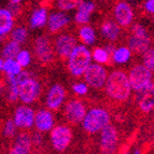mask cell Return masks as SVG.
<instances>
[{"label": "cell", "instance_id": "13", "mask_svg": "<svg viewBox=\"0 0 154 154\" xmlns=\"http://www.w3.org/2000/svg\"><path fill=\"white\" fill-rule=\"evenodd\" d=\"M33 119H35V113L32 109L22 106L16 109L13 121L20 128H29L33 124Z\"/></svg>", "mask_w": 154, "mask_h": 154}, {"label": "cell", "instance_id": "32", "mask_svg": "<svg viewBox=\"0 0 154 154\" xmlns=\"http://www.w3.org/2000/svg\"><path fill=\"white\" fill-rule=\"evenodd\" d=\"M15 128H16V125L14 123V121H13L12 119H8L7 122H5V128H3V135H5V137H7V138H13L14 134H15Z\"/></svg>", "mask_w": 154, "mask_h": 154}, {"label": "cell", "instance_id": "16", "mask_svg": "<svg viewBox=\"0 0 154 154\" xmlns=\"http://www.w3.org/2000/svg\"><path fill=\"white\" fill-rule=\"evenodd\" d=\"M33 123H35V126L39 131L44 133V131H48L53 128L54 119H53V116L49 110L43 109V110H40L37 112L35 119H33Z\"/></svg>", "mask_w": 154, "mask_h": 154}, {"label": "cell", "instance_id": "22", "mask_svg": "<svg viewBox=\"0 0 154 154\" xmlns=\"http://www.w3.org/2000/svg\"><path fill=\"white\" fill-rule=\"evenodd\" d=\"M46 18H48V13L44 8L38 9L33 12L30 18V25L32 28H40L45 25Z\"/></svg>", "mask_w": 154, "mask_h": 154}, {"label": "cell", "instance_id": "6", "mask_svg": "<svg viewBox=\"0 0 154 154\" xmlns=\"http://www.w3.org/2000/svg\"><path fill=\"white\" fill-rule=\"evenodd\" d=\"M119 142V134L114 125L108 124L101 129L100 152L101 154H113Z\"/></svg>", "mask_w": 154, "mask_h": 154}, {"label": "cell", "instance_id": "8", "mask_svg": "<svg viewBox=\"0 0 154 154\" xmlns=\"http://www.w3.org/2000/svg\"><path fill=\"white\" fill-rule=\"evenodd\" d=\"M33 49H35V55L40 63L46 65L53 62L54 50L52 48L50 40L46 37L41 36L37 38L35 44H33Z\"/></svg>", "mask_w": 154, "mask_h": 154}, {"label": "cell", "instance_id": "15", "mask_svg": "<svg viewBox=\"0 0 154 154\" xmlns=\"http://www.w3.org/2000/svg\"><path fill=\"white\" fill-rule=\"evenodd\" d=\"M66 96V91L64 86L60 84H54L48 93L46 97V105L52 110H56L60 107Z\"/></svg>", "mask_w": 154, "mask_h": 154}, {"label": "cell", "instance_id": "37", "mask_svg": "<svg viewBox=\"0 0 154 154\" xmlns=\"http://www.w3.org/2000/svg\"><path fill=\"white\" fill-rule=\"evenodd\" d=\"M2 66H3V62L2 59H0V69H2Z\"/></svg>", "mask_w": 154, "mask_h": 154}, {"label": "cell", "instance_id": "5", "mask_svg": "<svg viewBox=\"0 0 154 154\" xmlns=\"http://www.w3.org/2000/svg\"><path fill=\"white\" fill-rule=\"evenodd\" d=\"M83 75H84L85 82L88 83V86L97 90L105 86L106 80L108 77L107 70L98 64H90Z\"/></svg>", "mask_w": 154, "mask_h": 154}, {"label": "cell", "instance_id": "21", "mask_svg": "<svg viewBox=\"0 0 154 154\" xmlns=\"http://www.w3.org/2000/svg\"><path fill=\"white\" fill-rule=\"evenodd\" d=\"M13 27L12 13L8 10H0V36L10 32Z\"/></svg>", "mask_w": 154, "mask_h": 154}, {"label": "cell", "instance_id": "10", "mask_svg": "<svg viewBox=\"0 0 154 154\" xmlns=\"http://www.w3.org/2000/svg\"><path fill=\"white\" fill-rule=\"evenodd\" d=\"M40 94V85L38 81L29 78L18 85V98L25 103H31Z\"/></svg>", "mask_w": 154, "mask_h": 154}, {"label": "cell", "instance_id": "26", "mask_svg": "<svg viewBox=\"0 0 154 154\" xmlns=\"http://www.w3.org/2000/svg\"><path fill=\"white\" fill-rule=\"evenodd\" d=\"M2 69L8 73V75H17L22 71V67L14 59H7L3 63Z\"/></svg>", "mask_w": 154, "mask_h": 154}, {"label": "cell", "instance_id": "30", "mask_svg": "<svg viewBox=\"0 0 154 154\" xmlns=\"http://www.w3.org/2000/svg\"><path fill=\"white\" fill-rule=\"evenodd\" d=\"M16 63L21 67L28 66L29 63H30V54H29V52L26 51V50L18 52V54L16 55Z\"/></svg>", "mask_w": 154, "mask_h": 154}, {"label": "cell", "instance_id": "23", "mask_svg": "<svg viewBox=\"0 0 154 154\" xmlns=\"http://www.w3.org/2000/svg\"><path fill=\"white\" fill-rule=\"evenodd\" d=\"M131 56V53L129 51L128 48H119V49L114 50L112 54V59L114 60L116 63H119V64H123V63H126L128 62L129 58Z\"/></svg>", "mask_w": 154, "mask_h": 154}, {"label": "cell", "instance_id": "28", "mask_svg": "<svg viewBox=\"0 0 154 154\" xmlns=\"http://www.w3.org/2000/svg\"><path fill=\"white\" fill-rule=\"evenodd\" d=\"M11 38H12V41L16 42V43H23L27 38V31L23 27H20L11 33Z\"/></svg>", "mask_w": 154, "mask_h": 154}, {"label": "cell", "instance_id": "17", "mask_svg": "<svg viewBox=\"0 0 154 154\" xmlns=\"http://www.w3.org/2000/svg\"><path fill=\"white\" fill-rule=\"evenodd\" d=\"M31 137L27 133H21L15 139L9 154H29L31 150Z\"/></svg>", "mask_w": 154, "mask_h": 154}, {"label": "cell", "instance_id": "25", "mask_svg": "<svg viewBox=\"0 0 154 154\" xmlns=\"http://www.w3.org/2000/svg\"><path fill=\"white\" fill-rule=\"evenodd\" d=\"M80 37L85 44H93L96 41L95 31L90 26H84L80 29Z\"/></svg>", "mask_w": 154, "mask_h": 154}, {"label": "cell", "instance_id": "9", "mask_svg": "<svg viewBox=\"0 0 154 154\" xmlns=\"http://www.w3.org/2000/svg\"><path fill=\"white\" fill-rule=\"evenodd\" d=\"M86 114V109L83 103L79 99L69 100L65 108V118L67 122L72 125L81 123Z\"/></svg>", "mask_w": 154, "mask_h": 154}, {"label": "cell", "instance_id": "36", "mask_svg": "<svg viewBox=\"0 0 154 154\" xmlns=\"http://www.w3.org/2000/svg\"><path fill=\"white\" fill-rule=\"evenodd\" d=\"M146 10L152 14L154 11V0H148L146 2Z\"/></svg>", "mask_w": 154, "mask_h": 154}, {"label": "cell", "instance_id": "14", "mask_svg": "<svg viewBox=\"0 0 154 154\" xmlns=\"http://www.w3.org/2000/svg\"><path fill=\"white\" fill-rule=\"evenodd\" d=\"M150 44L151 41L148 35H131L128 39L129 51L131 53L137 55H141L146 51H148Z\"/></svg>", "mask_w": 154, "mask_h": 154}, {"label": "cell", "instance_id": "19", "mask_svg": "<svg viewBox=\"0 0 154 154\" xmlns=\"http://www.w3.org/2000/svg\"><path fill=\"white\" fill-rule=\"evenodd\" d=\"M77 14H75V22L78 24H86L90 21V16L95 9V5L93 2H82L78 7Z\"/></svg>", "mask_w": 154, "mask_h": 154}, {"label": "cell", "instance_id": "1", "mask_svg": "<svg viewBox=\"0 0 154 154\" xmlns=\"http://www.w3.org/2000/svg\"><path fill=\"white\" fill-rule=\"evenodd\" d=\"M105 85L107 95L114 103H124L131 96V88L128 78L121 70L111 72L107 77Z\"/></svg>", "mask_w": 154, "mask_h": 154}, {"label": "cell", "instance_id": "11", "mask_svg": "<svg viewBox=\"0 0 154 154\" xmlns=\"http://www.w3.org/2000/svg\"><path fill=\"white\" fill-rule=\"evenodd\" d=\"M75 44H77V40L72 35H69V33L60 35L55 41V51L57 55L64 60L69 57L71 52L77 46Z\"/></svg>", "mask_w": 154, "mask_h": 154}, {"label": "cell", "instance_id": "2", "mask_svg": "<svg viewBox=\"0 0 154 154\" xmlns=\"http://www.w3.org/2000/svg\"><path fill=\"white\" fill-rule=\"evenodd\" d=\"M91 52L85 46H75L68 57V69L75 77H80L91 64Z\"/></svg>", "mask_w": 154, "mask_h": 154}, {"label": "cell", "instance_id": "20", "mask_svg": "<svg viewBox=\"0 0 154 154\" xmlns=\"http://www.w3.org/2000/svg\"><path fill=\"white\" fill-rule=\"evenodd\" d=\"M69 23V17L63 13H54L50 16L49 29L51 32H56Z\"/></svg>", "mask_w": 154, "mask_h": 154}, {"label": "cell", "instance_id": "4", "mask_svg": "<svg viewBox=\"0 0 154 154\" xmlns=\"http://www.w3.org/2000/svg\"><path fill=\"white\" fill-rule=\"evenodd\" d=\"M131 84V88L136 92H143L146 86L152 81V71L149 70L143 65H136L129 71V75H127Z\"/></svg>", "mask_w": 154, "mask_h": 154}, {"label": "cell", "instance_id": "3", "mask_svg": "<svg viewBox=\"0 0 154 154\" xmlns=\"http://www.w3.org/2000/svg\"><path fill=\"white\" fill-rule=\"evenodd\" d=\"M83 127L88 134H95L110 124V114L107 110L101 108L91 109L83 119Z\"/></svg>", "mask_w": 154, "mask_h": 154}, {"label": "cell", "instance_id": "29", "mask_svg": "<svg viewBox=\"0 0 154 154\" xmlns=\"http://www.w3.org/2000/svg\"><path fill=\"white\" fill-rule=\"evenodd\" d=\"M93 58L97 63H108L109 60V55L106 52L105 49H100V48H96L93 52Z\"/></svg>", "mask_w": 154, "mask_h": 154}, {"label": "cell", "instance_id": "33", "mask_svg": "<svg viewBox=\"0 0 154 154\" xmlns=\"http://www.w3.org/2000/svg\"><path fill=\"white\" fill-rule=\"evenodd\" d=\"M73 91L77 93L78 95H85V94H88V86L83 83H75L73 84Z\"/></svg>", "mask_w": 154, "mask_h": 154}, {"label": "cell", "instance_id": "35", "mask_svg": "<svg viewBox=\"0 0 154 154\" xmlns=\"http://www.w3.org/2000/svg\"><path fill=\"white\" fill-rule=\"evenodd\" d=\"M29 78H30V73H29V72L21 71L17 75H15V81H16V83H17V85H20L23 82H25L26 80H28Z\"/></svg>", "mask_w": 154, "mask_h": 154}, {"label": "cell", "instance_id": "24", "mask_svg": "<svg viewBox=\"0 0 154 154\" xmlns=\"http://www.w3.org/2000/svg\"><path fill=\"white\" fill-rule=\"evenodd\" d=\"M18 52H20V44L14 41H11L5 46V49L2 51V57L5 60L7 59H14L16 55L18 54Z\"/></svg>", "mask_w": 154, "mask_h": 154}, {"label": "cell", "instance_id": "18", "mask_svg": "<svg viewBox=\"0 0 154 154\" xmlns=\"http://www.w3.org/2000/svg\"><path fill=\"white\" fill-rule=\"evenodd\" d=\"M101 33L109 41L114 42L118 40L119 36H120V27L116 22L111 21V20H106L101 24Z\"/></svg>", "mask_w": 154, "mask_h": 154}, {"label": "cell", "instance_id": "34", "mask_svg": "<svg viewBox=\"0 0 154 154\" xmlns=\"http://www.w3.org/2000/svg\"><path fill=\"white\" fill-rule=\"evenodd\" d=\"M9 98H10L11 101H16V100L18 99V85L17 84H11Z\"/></svg>", "mask_w": 154, "mask_h": 154}, {"label": "cell", "instance_id": "31", "mask_svg": "<svg viewBox=\"0 0 154 154\" xmlns=\"http://www.w3.org/2000/svg\"><path fill=\"white\" fill-rule=\"evenodd\" d=\"M143 66H146V68L151 71H153L154 69V53L153 49H150L148 51H146L143 53Z\"/></svg>", "mask_w": 154, "mask_h": 154}, {"label": "cell", "instance_id": "12", "mask_svg": "<svg viewBox=\"0 0 154 154\" xmlns=\"http://www.w3.org/2000/svg\"><path fill=\"white\" fill-rule=\"evenodd\" d=\"M114 17L122 27H127L131 24L134 18V11L126 2H119L114 8Z\"/></svg>", "mask_w": 154, "mask_h": 154}, {"label": "cell", "instance_id": "7", "mask_svg": "<svg viewBox=\"0 0 154 154\" xmlns=\"http://www.w3.org/2000/svg\"><path fill=\"white\" fill-rule=\"evenodd\" d=\"M72 140V131L70 127L65 125L56 126L52 129L51 142L56 151H65Z\"/></svg>", "mask_w": 154, "mask_h": 154}, {"label": "cell", "instance_id": "27", "mask_svg": "<svg viewBox=\"0 0 154 154\" xmlns=\"http://www.w3.org/2000/svg\"><path fill=\"white\" fill-rule=\"evenodd\" d=\"M83 2V0H58L57 1V5L58 8L63 11H69L72 9L78 8L81 3Z\"/></svg>", "mask_w": 154, "mask_h": 154}]
</instances>
